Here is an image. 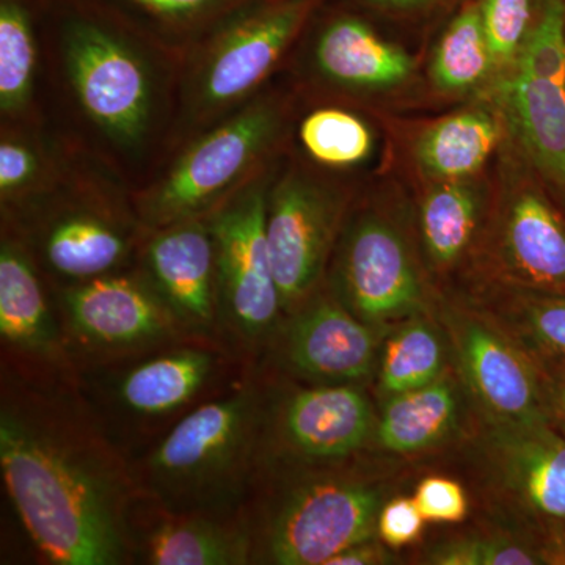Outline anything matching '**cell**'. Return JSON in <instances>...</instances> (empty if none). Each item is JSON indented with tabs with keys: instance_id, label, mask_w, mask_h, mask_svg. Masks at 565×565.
I'll return each instance as SVG.
<instances>
[{
	"instance_id": "6da1fadb",
	"label": "cell",
	"mask_w": 565,
	"mask_h": 565,
	"mask_svg": "<svg viewBox=\"0 0 565 565\" xmlns=\"http://www.w3.org/2000/svg\"><path fill=\"white\" fill-rule=\"evenodd\" d=\"M0 473L44 563L134 565L131 462L76 375L0 360Z\"/></svg>"
},
{
	"instance_id": "7a4b0ae2",
	"label": "cell",
	"mask_w": 565,
	"mask_h": 565,
	"mask_svg": "<svg viewBox=\"0 0 565 565\" xmlns=\"http://www.w3.org/2000/svg\"><path fill=\"white\" fill-rule=\"evenodd\" d=\"M269 375L250 367L131 462L139 497L173 514L245 511L262 468Z\"/></svg>"
},
{
	"instance_id": "3957f363",
	"label": "cell",
	"mask_w": 565,
	"mask_h": 565,
	"mask_svg": "<svg viewBox=\"0 0 565 565\" xmlns=\"http://www.w3.org/2000/svg\"><path fill=\"white\" fill-rule=\"evenodd\" d=\"M330 465H263L245 505L252 565H327L377 534L382 492Z\"/></svg>"
},
{
	"instance_id": "277c9868",
	"label": "cell",
	"mask_w": 565,
	"mask_h": 565,
	"mask_svg": "<svg viewBox=\"0 0 565 565\" xmlns=\"http://www.w3.org/2000/svg\"><path fill=\"white\" fill-rule=\"evenodd\" d=\"M247 370L221 345L188 340L77 371L76 381L111 444L134 462Z\"/></svg>"
},
{
	"instance_id": "5b68a950",
	"label": "cell",
	"mask_w": 565,
	"mask_h": 565,
	"mask_svg": "<svg viewBox=\"0 0 565 565\" xmlns=\"http://www.w3.org/2000/svg\"><path fill=\"white\" fill-rule=\"evenodd\" d=\"M269 188L256 173L204 215L214 239L218 341L245 367H258L285 316L266 233Z\"/></svg>"
},
{
	"instance_id": "8992f818",
	"label": "cell",
	"mask_w": 565,
	"mask_h": 565,
	"mask_svg": "<svg viewBox=\"0 0 565 565\" xmlns=\"http://www.w3.org/2000/svg\"><path fill=\"white\" fill-rule=\"evenodd\" d=\"M318 0H248L207 29L182 85V120L210 128L255 98Z\"/></svg>"
},
{
	"instance_id": "52a82bcc",
	"label": "cell",
	"mask_w": 565,
	"mask_h": 565,
	"mask_svg": "<svg viewBox=\"0 0 565 565\" xmlns=\"http://www.w3.org/2000/svg\"><path fill=\"white\" fill-rule=\"evenodd\" d=\"M281 129V106L269 96H255L210 126L161 180L134 200L143 228L152 232L210 214L258 173Z\"/></svg>"
},
{
	"instance_id": "ba28073f",
	"label": "cell",
	"mask_w": 565,
	"mask_h": 565,
	"mask_svg": "<svg viewBox=\"0 0 565 565\" xmlns=\"http://www.w3.org/2000/svg\"><path fill=\"white\" fill-rule=\"evenodd\" d=\"M50 288L76 373L189 340L136 267Z\"/></svg>"
},
{
	"instance_id": "9c48e42d",
	"label": "cell",
	"mask_w": 565,
	"mask_h": 565,
	"mask_svg": "<svg viewBox=\"0 0 565 565\" xmlns=\"http://www.w3.org/2000/svg\"><path fill=\"white\" fill-rule=\"evenodd\" d=\"M3 226L54 288L131 269L147 236L134 210L103 200H32L3 212Z\"/></svg>"
},
{
	"instance_id": "30bf717a",
	"label": "cell",
	"mask_w": 565,
	"mask_h": 565,
	"mask_svg": "<svg viewBox=\"0 0 565 565\" xmlns=\"http://www.w3.org/2000/svg\"><path fill=\"white\" fill-rule=\"evenodd\" d=\"M62 52L71 88L88 120L118 147H139L154 111V79L143 55L88 18L66 22Z\"/></svg>"
},
{
	"instance_id": "8fae6325",
	"label": "cell",
	"mask_w": 565,
	"mask_h": 565,
	"mask_svg": "<svg viewBox=\"0 0 565 565\" xmlns=\"http://www.w3.org/2000/svg\"><path fill=\"white\" fill-rule=\"evenodd\" d=\"M267 375L262 467L341 463L360 451L373 434V411L359 386L285 390L277 375Z\"/></svg>"
},
{
	"instance_id": "7c38bea8",
	"label": "cell",
	"mask_w": 565,
	"mask_h": 565,
	"mask_svg": "<svg viewBox=\"0 0 565 565\" xmlns=\"http://www.w3.org/2000/svg\"><path fill=\"white\" fill-rule=\"evenodd\" d=\"M343 217L341 193L308 174L288 172L270 184L266 233L282 313H291L321 288Z\"/></svg>"
},
{
	"instance_id": "4fadbf2b",
	"label": "cell",
	"mask_w": 565,
	"mask_h": 565,
	"mask_svg": "<svg viewBox=\"0 0 565 565\" xmlns=\"http://www.w3.org/2000/svg\"><path fill=\"white\" fill-rule=\"evenodd\" d=\"M377 344L375 327L356 318L332 292L318 289L282 316L258 367L313 385H355L373 370Z\"/></svg>"
},
{
	"instance_id": "5bb4252c",
	"label": "cell",
	"mask_w": 565,
	"mask_h": 565,
	"mask_svg": "<svg viewBox=\"0 0 565 565\" xmlns=\"http://www.w3.org/2000/svg\"><path fill=\"white\" fill-rule=\"evenodd\" d=\"M332 294L370 326L411 315L422 303V281L407 244L377 215H360L341 232Z\"/></svg>"
},
{
	"instance_id": "9a60e30c",
	"label": "cell",
	"mask_w": 565,
	"mask_h": 565,
	"mask_svg": "<svg viewBox=\"0 0 565 565\" xmlns=\"http://www.w3.org/2000/svg\"><path fill=\"white\" fill-rule=\"evenodd\" d=\"M134 267L189 340L221 345L214 239L206 217L147 232Z\"/></svg>"
},
{
	"instance_id": "2e32d148",
	"label": "cell",
	"mask_w": 565,
	"mask_h": 565,
	"mask_svg": "<svg viewBox=\"0 0 565 565\" xmlns=\"http://www.w3.org/2000/svg\"><path fill=\"white\" fill-rule=\"evenodd\" d=\"M0 351L6 362L76 375L50 282L7 226L0 239Z\"/></svg>"
},
{
	"instance_id": "e0dca14e",
	"label": "cell",
	"mask_w": 565,
	"mask_h": 565,
	"mask_svg": "<svg viewBox=\"0 0 565 565\" xmlns=\"http://www.w3.org/2000/svg\"><path fill=\"white\" fill-rule=\"evenodd\" d=\"M134 565H252V533L244 512L173 514L137 498L129 522Z\"/></svg>"
},
{
	"instance_id": "ac0fdd59",
	"label": "cell",
	"mask_w": 565,
	"mask_h": 565,
	"mask_svg": "<svg viewBox=\"0 0 565 565\" xmlns=\"http://www.w3.org/2000/svg\"><path fill=\"white\" fill-rule=\"evenodd\" d=\"M456 343L468 385L498 423L545 422L541 386L519 349L475 319H457Z\"/></svg>"
},
{
	"instance_id": "d6986e66",
	"label": "cell",
	"mask_w": 565,
	"mask_h": 565,
	"mask_svg": "<svg viewBox=\"0 0 565 565\" xmlns=\"http://www.w3.org/2000/svg\"><path fill=\"white\" fill-rule=\"evenodd\" d=\"M498 473L516 500L545 519L565 520V440L545 422L498 423L490 438Z\"/></svg>"
},
{
	"instance_id": "ffe728a7",
	"label": "cell",
	"mask_w": 565,
	"mask_h": 565,
	"mask_svg": "<svg viewBox=\"0 0 565 565\" xmlns=\"http://www.w3.org/2000/svg\"><path fill=\"white\" fill-rule=\"evenodd\" d=\"M500 255L508 273L523 285L565 292V226L537 189H522L505 206Z\"/></svg>"
},
{
	"instance_id": "44dd1931",
	"label": "cell",
	"mask_w": 565,
	"mask_h": 565,
	"mask_svg": "<svg viewBox=\"0 0 565 565\" xmlns=\"http://www.w3.org/2000/svg\"><path fill=\"white\" fill-rule=\"evenodd\" d=\"M315 65L327 81L355 90L396 87L415 71L407 52L353 17L337 18L326 25L315 44Z\"/></svg>"
},
{
	"instance_id": "7402d4cb",
	"label": "cell",
	"mask_w": 565,
	"mask_h": 565,
	"mask_svg": "<svg viewBox=\"0 0 565 565\" xmlns=\"http://www.w3.org/2000/svg\"><path fill=\"white\" fill-rule=\"evenodd\" d=\"M504 95L527 158L565 192V84L514 73Z\"/></svg>"
},
{
	"instance_id": "603a6c76",
	"label": "cell",
	"mask_w": 565,
	"mask_h": 565,
	"mask_svg": "<svg viewBox=\"0 0 565 565\" xmlns=\"http://www.w3.org/2000/svg\"><path fill=\"white\" fill-rule=\"evenodd\" d=\"M457 394L445 379L386 401L375 437L393 452H416L444 440L457 422Z\"/></svg>"
},
{
	"instance_id": "cb8c5ba5",
	"label": "cell",
	"mask_w": 565,
	"mask_h": 565,
	"mask_svg": "<svg viewBox=\"0 0 565 565\" xmlns=\"http://www.w3.org/2000/svg\"><path fill=\"white\" fill-rule=\"evenodd\" d=\"M500 141V128L486 111H462L422 134L415 154L424 173L459 181L478 173Z\"/></svg>"
},
{
	"instance_id": "d4e9b609",
	"label": "cell",
	"mask_w": 565,
	"mask_h": 565,
	"mask_svg": "<svg viewBox=\"0 0 565 565\" xmlns=\"http://www.w3.org/2000/svg\"><path fill=\"white\" fill-rule=\"evenodd\" d=\"M481 215V196L470 182L444 181L424 196L422 234L437 266H451L470 247Z\"/></svg>"
},
{
	"instance_id": "484cf974",
	"label": "cell",
	"mask_w": 565,
	"mask_h": 565,
	"mask_svg": "<svg viewBox=\"0 0 565 565\" xmlns=\"http://www.w3.org/2000/svg\"><path fill=\"white\" fill-rule=\"evenodd\" d=\"M494 70L479 2L468 3L449 22L430 65L434 84L446 93L467 92Z\"/></svg>"
},
{
	"instance_id": "4316f807",
	"label": "cell",
	"mask_w": 565,
	"mask_h": 565,
	"mask_svg": "<svg viewBox=\"0 0 565 565\" xmlns=\"http://www.w3.org/2000/svg\"><path fill=\"white\" fill-rule=\"evenodd\" d=\"M32 18L22 0H0V110L20 117L31 106L36 71Z\"/></svg>"
},
{
	"instance_id": "83f0119b",
	"label": "cell",
	"mask_w": 565,
	"mask_h": 565,
	"mask_svg": "<svg viewBox=\"0 0 565 565\" xmlns=\"http://www.w3.org/2000/svg\"><path fill=\"white\" fill-rule=\"evenodd\" d=\"M444 344L429 323H405L386 341L379 388L386 396L433 384L444 370Z\"/></svg>"
},
{
	"instance_id": "f1b7e54d",
	"label": "cell",
	"mask_w": 565,
	"mask_h": 565,
	"mask_svg": "<svg viewBox=\"0 0 565 565\" xmlns=\"http://www.w3.org/2000/svg\"><path fill=\"white\" fill-rule=\"evenodd\" d=\"M305 150L322 166L348 169L370 158L374 136L370 126L343 109L326 107L305 117L299 129Z\"/></svg>"
},
{
	"instance_id": "f546056e",
	"label": "cell",
	"mask_w": 565,
	"mask_h": 565,
	"mask_svg": "<svg viewBox=\"0 0 565 565\" xmlns=\"http://www.w3.org/2000/svg\"><path fill=\"white\" fill-rule=\"evenodd\" d=\"M514 73L565 84V0H541Z\"/></svg>"
},
{
	"instance_id": "4dcf8cb0",
	"label": "cell",
	"mask_w": 565,
	"mask_h": 565,
	"mask_svg": "<svg viewBox=\"0 0 565 565\" xmlns=\"http://www.w3.org/2000/svg\"><path fill=\"white\" fill-rule=\"evenodd\" d=\"M494 70L512 65L534 25V0H479Z\"/></svg>"
},
{
	"instance_id": "1f68e13d",
	"label": "cell",
	"mask_w": 565,
	"mask_h": 565,
	"mask_svg": "<svg viewBox=\"0 0 565 565\" xmlns=\"http://www.w3.org/2000/svg\"><path fill=\"white\" fill-rule=\"evenodd\" d=\"M44 159L20 137H3L0 143V200L2 211L17 210L41 195Z\"/></svg>"
},
{
	"instance_id": "d6a6232c",
	"label": "cell",
	"mask_w": 565,
	"mask_h": 565,
	"mask_svg": "<svg viewBox=\"0 0 565 565\" xmlns=\"http://www.w3.org/2000/svg\"><path fill=\"white\" fill-rule=\"evenodd\" d=\"M515 322L539 351L565 359V292L527 294L516 303Z\"/></svg>"
},
{
	"instance_id": "836d02e7",
	"label": "cell",
	"mask_w": 565,
	"mask_h": 565,
	"mask_svg": "<svg viewBox=\"0 0 565 565\" xmlns=\"http://www.w3.org/2000/svg\"><path fill=\"white\" fill-rule=\"evenodd\" d=\"M438 565H534L545 564L530 546L505 539H462L437 546L429 556Z\"/></svg>"
},
{
	"instance_id": "e575fe53",
	"label": "cell",
	"mask_w": 565,
	"mask_h": 565,
	"mask_svg": "<svg viewBox=\"0 0 565 565\" xmlns=\"http://www.w3.org/2000/svg\"><path fill=\"white\" fill-rule=\"evenodd\" d=\"M134 9L173 31L211 29L248 0H126Z\"/></svg>"
},
{
	"instance_id": "d590c367",
	"label": "cell",
	"mask_w": 565,
	"mask_h": 565,
	"mask_svg": "<svg viewBox=\"0 0 565 565\" xmlns=\"http://www.w3.org/2000/svg\"><path fill=\"white\" fill-rule=\"evenodd\" d=\"M414 500L426 522L460 523L468 514L463 487L440 476L423 479L416 487Z\"/></svg>"
},
{
	"instance_id": "8d00e7d4",
	"label": "cell",
	"mask_w": 565,
	"mask_h": 565,
	"mask_svg": "<svg viewBox=\"0 0 565 565\" xmlns=\"http://www.w3.org/2000/svg\"><path fill=\"white\" fill-rule=\"evenodd\" d=\"M424 516L414 498H394L382 505L377 520V534L385 545L404 548L418 541L424 530Z\"/></svg>"
},
{
	"instance_id": "74e56055",
	"label": "cell",
	"mask_w": 565,
	"mask_h": 565,
	"mask_svg": "<svg viewBox=\"0 0 565 565\" xmlns=\"http://www.w3.org/2000/svg\"><path fill=\"white\" fill-rule=\"evenodd\" d=\"M388 557L384 546L370 539L338 553L327 565H377L388 563Z\"/></svg>"
},
{
	"instance_id": "f35d334b",
	"label": "cell",
	"mask_w": 565,
	"mask_h": 565,
	"mask_svg": "<svg viewBox=\"0 0 565 565\" xmlns=\"http://www.w3.org/2000/svg\"><path fill=\"white\" fill-rule=\"evenodd\" d=\"M360 2L375 10L412 13V11L426 10L437 6L441 0H360Z\"/></svg>"
},
{
	"instance_id": "ab89813d",
	"label": "cell",
	"mask_w": 565,
	"mask_h": 565,
	"mask_svg": "<svg viewBox=\"0 0 565 565\" xmlns=\"http://www.w3.org/2000/svg\"><path fill=\"white\" fill-rule=\"evenodd\" d=\"M559 405H561V412H563V415L565 416V384L563 386V390H561Z\"/></svg>"
}]
</instances>
